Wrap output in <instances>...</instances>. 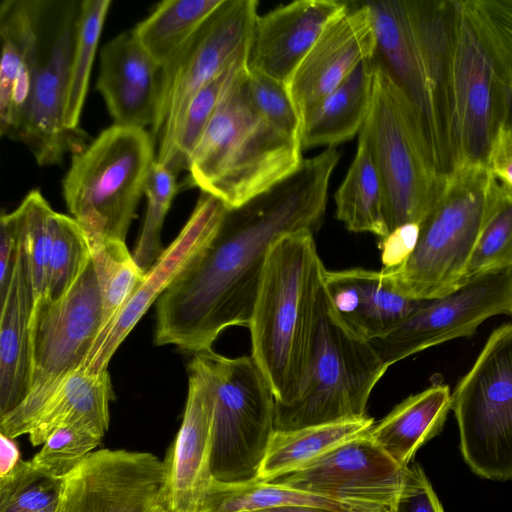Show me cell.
Listing matches in <instances>:
<instances>
[{
  "mask_svg": "<svg viewBox=\"0 0 512 512\" xmlns=\"http://www.w3.org/2000/svg\"><path fill=\"white\" fill-rule=\"evenodd\" d=\"M327 147L263 193L227 209L214 237L157 300L154 343L191 354L212 350L222 331L249 326L272 245L322 225L332 173Z\"/></svg>",
  "mask_w": 512,
  "mask_h": 512,
  "instance_id": "6da1fadb",
  "label": "cell"
},
{
  "mask_svg": "<svg viewBox=\"0 0 512 512\" xmlns=\"http://www.w3.org/2000/svg\"><path fill=\"white\" fill-rule=\"evenodd\" d=\"M326 268L314 233L299 231L271 247L249 323L251 357L276 404L293 402L307 367Z\"/></svg>",
  "mask_w": 512,
  "mask_h": 512,
  "instance_id": "7a4b0ae2",
  "label": "cell"
},
{
  "mask_svg": "<svg viewBox=\"0 0 512 512\" xmlns=\"http://www.w3.org/2000/svg\"><path fill=\"white\" fill-rule=\"evenodd\" d=\"M248 65L224 93L188 159L190 184L237 208L296 171L301 143L266 121L246 88Z\"/></svg>",
  "mask_w": 512,
  "mask_h": 512,
  "instance_id": "3957f363",
  "label": "cell"
},
{
  "mask_svg": "<svg viewBox=\"0 0 512 512\" xmlns=\"http://www.w3.org/2000/svg\"><path fill=\"white\" fill-rule=\"evenodd\" d=\"M367 5L377 56L419 111L435 164L446 173L445 89L455 1L379 0Z\"/></svg>",
  "mask_w": 512,
  "mask_h": 512,
  "instance_id": "277c9868",
  "label": "cell"
},
{
  "mask_svg": "<svg viewBox=\"0 0 512 512\" xmlns=\"http://www.w3.org/2000/svg\"><path fill=\"white\" fill-rule=\"evenodd\" d=\"M388 368L371 342L340 317L323 277L310 358L293 402L275 404V430L365 417L370 394Z\"/></svg>",
  "mask_w": 512,
  "mask_h": 512,
  "instance_id": "5b68a950",
  "label": "cell"
},
{
  "mask_svg": "<svg viewBox=\"0 0 512 512\" xmlns=\"http://www.w3.org/2000/svg\"><path fill=\"white\" fill-rule=\"evenodd\" d=\"M492 175L486 165L446 172L433 209L409 257L381 269L388 285L414 300L443 297L464 284L483 223Z\"/></svg>",
  "mask_w": 512,
  "mask_h": 512,
  "instance_id": "8992f818",
  "label": "cell"
},
{
  "mask_svg": "<svg viewBox=\"0 0 512 512\" xmlns=\"http://www.w3.org/2000/svg\"><path fill=\"white\" fill-rule=\"evenodd\" d=\"M360 132L384 182L389 233L405 224L421 225L445 173L435 164L419 111L377 54L371 107Z\"/></svg>",
  "mask_w": 512,
  "mask_h": 512,
  "instance_id": "52a82bcc",
  "label": "cell"
},
{
  "mask_svg": "<svg viewBox=\"0 0 512 512\" xmlns=\"http://www.w3.org/2000/svg\"><path fill=\"white\" fill-rule=\"evenodd\" d=\"M154 143L145 129L113 124L73 154L63 196L87 240L125 241L156 160Z\"/></svg>",
  "mask_w": 512,
  "mask_h": 512,
  "instance_id": "ba28073f",
  "label": "cell"
},
{
  "mask_svg": "<svg viewBox=\"0 0 512 512\" xmlns=\"http://www.w3.org/2000/svg\"><path fill=\"white\" fill-rule=\"evenodd\" d=\"M102 320L92 260L61 298L34 302L29 325V391L19 406L0 418V434L15 439L30 433L63 380L79 370L89 356Z\"/></svg>",
  "mask_w": 512,
  "mask_h": 512,
  "instance_id": "9c48e42d",
  "label": "cell"
},
{
  "mask_svg": "<svg viewBox=\"0 0 512 512\" xmlns=\"http://www.w3.org/2000/svg\"><path fill=\"white\" fill-rule=\"evenodd\" d=\"M213 390L212 480L225 485L259 481L275 432V397L251 356L213 350L192 354Z\"/></svg>",
  "mask_w": 512,
  "mask_h": 512,
  "instance_id": "30bf717a",
  "label": "cell"
},
{
  "mask_svg": "<svg viewBox=\"0 0 512 512\" xmlns=\"http://www.w3.org/2000/svg\"><path fill=\"white\" fill-rule=\"evenodd\" d=\"M451 410L472 472L512 480V323L491 333L452 393Z\"/></svg>",
  "mask_w": 512,
  "mask_h": 512,
  "instance_id": "8fae6325",
  "label": "cell"
},
{
  "mask_svg": "<svg viewBox=\"0 0 512 512\" xmlns=\"http://www.w3.org/2000/svg\"><path fill=\"white\" fill-rule=\"evenodd\" d=\"M505 114L504 82L463 1L455 0L445 89L447 172L486 165L491 142Z\"/></svg>",
  "mask_w": 512,
  "mask_h": 512,
  "instance_id": "7c38bea8",
  "label": "cell"
},
{
  "mask_svg": "<svg viewBox=\"0 0 512 512\" xmlns=\"http://www.w3.org/2000/svg\"><path fill=\"white\" fill-rule=\"evenodd\" d=\"M258 1L223 0L178 53L161 68L153 139L156 160L167 158L185 110L205 85L236 61L249 58Z\"/></svg>",
  "mask_w": 512,
  "mask_h": 512,
  "instance_id": "4fadbf2b",
  "label": "cell"
},
{
  "mask_svg": "<svg viewBox=\"0 0 512 512\" xmlns=\"http://www.w3.org/2000/svg\"><path fill=\"white\" fill-rule=\"evenodd\" d=\"M512 315V268L466 281L443 297L424 300L397 327L370 341L387 367L435 345L471 337L487 319Z\"/></svg>",
  "mask_w": 512,
  "mask_h": 512,
  "instance_id": "5bb4252c",
  "label": "cell"
},
{
  "mask_svg": "<svg viewBox=\"0 0 512 512\" xmlns=\"http://www.w3.org/2000/svg\"><path fill=\"white\" fill-rule=\"evenodd\" d=\"M164 481V461L154 454L97 450L64 477L56 512H149Z\"/></svg>",
  "mask_w": 512,
  "mask_h": 512,
  "instance_id": "9a60e30c",
  "label": "cell"
},
{
  "mask_svg": "<svg viewBox=\"0 0 512 512\" xmlns=\"http://www.w3.org/2000/svg\"><path fill=\"white\" fill-rule=\"evenodd\" d=\"M404 469L372 440L368 431L299 470L268 482L340 501L389 507L400 490Z\"/></svg>",
  "mask_w": 512,
  "mask_h": 512,
  "instance_id": "2e32d148",
  "label": "cell"
},
{
  "mask_svg": "<svg viewBox=\"0 0 512 512\" xmlns=\"http://www.w3.org/2000/svg\"><path fill=\"white\" fill-rule=\"evenodd\" d=\"M227 207L218 198L202 192L188 221L164 249L108 331L96 340L79 370L100 373L150 306L201 253L217 232Z\"/></svg>",
  "mask_w": 512,
  "mask_h": 512,
  "instance_id": "e0dca14e",
  "label": "cell"
},
{
  "mask_svg": "<svg viewBox=\"0 0 512 512\" xmlns=\"http://www.w3.org/2000/svg\"><path fill=\"white\" fill-rule=\"evenodd\" d=\"M187 370L188 394L182 423L164 460L160 503L171 512H200L212 482V385L194 358Z\"/></svg>",
  "mask_w": 512,
  "mask_h": 512,
  "instance_id": "ac0fdd59",
  "label": "cell"
},
{
  "mask_svg": "<svg viewBox=\"0 0 512 512\" xmlns=\"http://www.w3.org/2000/svg\"><path fill=\"white\" fill-rule=\"evenodd\" d=\"M376 54L377 38L367 3L349 4L323 30L287 84L301 117Z\"/></svg>",
  "mask_w": 512,
  "mask_h": 512,
  "instance_id": "d6986e66",
  "label": "cell"
},
{
  "mask_svg": "<svg viewBox=\"0 0 512 512\" xmlns=\"http://www.w3.org/2000/svg\"><path fill=\"white\" fill-rule=\"evenodd\" d=\"M74 41L70 27L55 38L41 63L20 123L12 139L24 143L41 166L59 163L64 154L82 150L85 135L65 126L64 113Z\"/></svg>",
  "mask_w": 512,
  "mask_h": 512,
  "instance_id": "ffe728a7",
  "label": "cell"
},
{
  "mask_svg": "<svg viewBox=\"0 0 512 512\" xmlns=\"http://www.w3.org/2000/svg\"><path fill=\"white\" fill-rule=\"evenodd\" d=\"M348 7L336 0H298L258 16L248 67L288 84L323 30Z\"/></svg>",
  "mask_w": 512,
  "mask_h": 512,
  "instance_id": "44dd1931",
  "label": "cell"
},
{
  "mask_svg": "<svg viewBox=\"0 0 512 512\" xmlns=\"http://www.w3.org/2000/svg\"><path fill=\"white\" fill-rule=\"evenodd\" d=\"M160 71L133 30L102 47L96 88L114 124L142 129L152 126Z\"/></svg>",
  "mask_w": 512,
  "mask_h": 512,
  "instance_id": "7402d4cb",
  "label": "cell"
},
{
  "mask_svg": "<svg viewBox=\"0 0 512 512\" xmlns=\"http://www.w3.org/2000/svg\"><path fill=\"white\" fill-rule=\"evenodd\" d=\"M324 285L344 322L368 341L382 338L424 300L405 297L392 289L381 270H325Z\"/></svg>",
  "mask_w": 512,
  "mask_h": 512,
  "instance_id": "603a6c76",
  "label": "cell"
},
{
  "mask_svg": "<svg viewBox=\"0 0 512 512\" xmlns=\"http://www.w3.org/2000/svg\"><path fill=\"white\" fill-rule=\"evenodd\" d=\"M33 306V291L20 242L12 278L1 300L0 418L19 406L29 391V325Z\"/></svg>",
  "mask_w": 512,
  "mask_h": 512,
  "instance_id": "cb8c5ba5",
  "label": "cell"
},
{
  "mask_svg": "<svg viewBox=\"0 0 512 512\" xmlns=\"http://www.w3.org/2000/svg\"><path fill=\"white\" fill-rule=\"evenodd\" d=\"M374 65L375 57L359 64L338 87L304 112L303 149L336 147L359 134L371 107Z\"/></svg>",
  "mask_w": 512,
  "mask_h": 512,
  "instance_id": "d4e9b609",
  "label": "cell"
},
{
  "mask_svg": "<svg viewBox=\"0 0 512 512\" xmlns=\"http://www.w3.org/2000/svg\"><path fill=\"white\" fill-rule=\"evenodd\" d=\"M113 386L108 370L69 374L46 404L30 431L32 445L43 444L57 428L74 426L103 437L109 426V403Z\"/></svg>",
  "mask_w": 512,
  "mask_h": 512,
  "instance_id": "484cf974",
  "label": "cell"
},
{
  "mask_svg": "<svg viewBox=\"0 0 512 512\" xmlns=\"http://www.w3.org/2000/svg\"><path fill=\"white\" fill-rule=\"evenodd\" d=\"M451 402L449 386L432 385L403 400L373 425L369 435L399 466L406 467L416 451L441 431Z\"/></svg>",
  "mask_w": 512,
  "mask_h": 512,
  "instance_id": "4316f807",
  "label": "cell"
},
{
  "mask_svg": "<svg viewBox=\"0 0 512 512\" xmlns=\"http://www.w3.org/2000/svg\"><path fill=\"white\" fill-rule=\"evenodd\" d=\"M358 135L356 154L334 195L336 217L352 232L383 238L389 234L385 186L366 137Z\"/></svg>",
  "mask_w": 512,
  "mask_h": 512,
  "instance_id": "83f0119b",
  "label": "cell"
},
{
  "mask_svg": "<svg viewBox=\"0 0 512 512\" xmlns=\"http://www.w3.org/2000/svg\"><path fill=\"white\" fill-rule=\"evenodd\" d=\"M372 418L349 419L305 428L275 430L263 461L259 481L292 473L338 445L368 432Z\"/></svg>",
  "mask_w": 512,
  "mask_h": 512,
  "instance_id": "f1b7e54d",
  "label": "cell"
},
{
  "mask_svg": "<svg viewBox=\"0 0 512 512\" xmlns=\"http://www.w3.org/2000/svg\"><path fill=\"white\" fill-rule=\"evenodd\" d=\"M283 506L319 507L340 512L389 510L388 506L381 504L340 501L269 482L225 485L212 480L200 512H256Z\"/></svg>",
  "mask_w": 512,
  "mask_h": 512,
  "instance_id": "f546056e",
  "label": "cell"
},
{
  "mask_svg": "<svg viewBox=\"0 0 512 512\" xmlns=\"http://www.w3.org/2000/svg\"><path fill=\"white\" fill-rule=\"evenodd\" d=\"M223 0H166L134 29L141 45L163 68Z\"/></svg>",
  "mask_w": 512,
  "mask_h": 512,
  "instance_id": "4dcf8cb0",
  "label": "cell"
},
{
  "mask_svg": "<svg viewBox=\"0 0 512 512\" xmlns=\"http://www.w3.org/2000/svg\"><path fill=\"white\" fill-rule=\"evenodd\" d=\"M88 243L102 299L103 320L99 339L133 296L146 272L129 252L125 241L102 238L88 240Z\"/></svg>",
  "mask_w": 512,
  "mask_h": 512,
  "instance_id": "1f68e13d",
  "label": "cell"
},
{
  "mask_svg": "<svg viewBox=\"0 0 512 512\" xmlns=\"http://www.w3.org/2000/svg\"><path fill=\"white\" fill-rule=\"evenodd\" d=\"M512 268V191L492 176L483 223L464 283L495 270Z\"/></svg>",
  "mask_w": 512,
  "mask_h": 512,
  "instance_id": "d6a6232c",
  "label": "cell"
},
{
  "mask_svg": "<svg viewBox=\"0 0 512 512\" xmlns=\"http://www.w3.org/2000/svg\"><path fill=\"white\" fill-rule=\"evenodd\" d=\"M110 0H85L76 21L74 47L64 113L65 126L77 131L90 73Z\"/></svg>",
  "mask_w": 512,
  "mask_h": 512,
  "instance_id": "836d02e7",
  "label": "cell"
},
{
  "mask_svg": "<svg viewBox=\"0 0 512 512\" xmlns=\"http://www.w3.org/2000/svg\"><path fill=\"white\" fill-rule=\"evenodd\" d=\"M14 213L36 302L47 293L55 211L39 190H32Z\"/></svg>",
  "mask_w": 512,
  "mask_h": 512,
  "instance_id": "e575fe53",
  "label": "cell"
},
{
  "mask_svg": "<svg viewBox=\"0 0 512 512\" xmlns=\"http://www.w3.org/2000/svg\"><path fill=\"white\" fill-rule=\"evenodd\" d=\"M248 61L249 58L236 61L195 94L185 110L170 152L162 165L175 173L187 169L188 159L224 93L248 65Z\"/></svg>",
  "mask_w": 512,
  "mask_h": 512,
  "instance_id": "d590c367",
  "label": "cell"
},
{
  "mask_svg": "<svg viewBox=\"0 0 512 512\" xmlns=\"http://www.w3.org/2000/svg\"><path fill=\"white\" fill-rule=\"evenodd\" d=\"M91 260L90 246L78 222L55 212L46 298L65 295Z\"/></svg>",
  "mask_w": 512,
  "mask_h": 512,
  "instance_id": "8d00e7d4",
  "label": "cell"
},
{
  "mask_svg": "<svg viewBox=\"0 0 512 512\" xmlns=\"http://www.w3.org/2000/svg\"><path fill=\"white\" fill-rule=\"evenodd\" d=\"M64 478L20 460L0 476V512H38L58 503Z\"/></svg>",
  "mask_w": 512,
  "mask_h": 512,
  "instance_id": "74e56055",
  "label": "cell"
},
{
  "mask_svg": "<svg viewBox=\"0 0 512 512\" xmlns=\"http://www.w3.org/2000/svg\"><path fill=\"white\" fill-rule=\"evenodd\" d=\"M176 192V173L155 160L145 184L147 210L133 253L134 259L145 272L164 251L161 244V229Z\"/></svg>",
  "mask_w": 512,
  "mask_h": 512,
  "instance_id": "f35d334b",
  "label": "cell"
},
{
  "mask_svg": "<svg viewBox=\"0 0 512 512\" xmlns=\"http://www.w3.org/2000/svg\"><path fill=\"white\" fill-rule=\"evenodd\" d=\"M503 82L512 87V0H463Z\"/></svg>",
  "mask_w": 512,
  "mask_h": 512,
  "instance_id": "ab89813d",
  "label": "cell"
},
{
  "mask_svg": "<svg viewBox=\"0 0 512 512\" xmlns=\"http://www.w3.org/2000/svg\"><path fill=\"white\" fill-rule=\"evenodd\" d=\"M245 82L248 96L259 114L279 131L301 143L302 117L287 84L249 67Z\"/></svg>",
  "mask_w": 512,
  "mask_h": 512,
  "instance_id": "60d3db41",
  "label": "cell"
},
{
  "mask_svg": "<svg viewBox=\"0 0 512 512\" xmlns=\"http://www.w3.org/2000/svg\"><path fill=\"white\" fill-rule=\"evenodd\" d=\"M101 437L78 427L55 429L31 460L49 473L64 478L97 447Z\"/></svg>",
  "mask_w": 512,
  "mask_h": 512,
  "instance_id": "b9f144b4",
  "label": "cell"
},
{
  "mask_svg": "<svg viewBox=\"0 0 512 512\" xmlns=\"http://www.w3.org/2000/svg\"><path fill=\"white\" fill-rule=\"evenodd\" d=\"M388 512H444L430 481L418 463L405 467L400 490Z\"/></svg>",
  "mask_w": 512,
  "mask_h": 512,
  "instance_id": "7bdbcfd3",
  "label": "cell"
},
{
  "mask_svg": "<svg viewBox=\"0 0 512 512\" xmlns=\"http://www.w3.org/2000/svg\"><path fill=\"white\" fill-rule=\"evenodd\" d=\"M486 167L498 183L512 191V122L506 118L493 137Z\"/></svg>",
  "mask_w": 512,
  "mask_h": 512,
  "instance_id": "ee69618b",
  "label": "cell"
},
{
  "mask_svg": "<svg viewBox=\"0 0 512 512\" xmlns=\"http://www.w3.org/2000/svg\"><path fill=\"white\" fill-rule=\"evenodd\" d=\"M20 251V235L16 215L2 214L0 219V301L3 300Z\"/></svg>",
  "mask_w": 512,
  "mask_h": 512,
  "instance_id": "f6af8a7d",
  "label": "cell"
},
{
  "mask_svg": "<svg viewBox=\"0 0 512 512\" xmlns=\"http://www.w3.org/2000/svg\"><path fill=\"white\" fill-rule=\"evenodd\" d=\"M420 224L409 223L392 230L380 238L383 269H393L401 265L412 253L418 241Z\"/></svg>",
  "mask_w": 512,
  "mask_h": 512,
  "instance_id": "bcb514c9",
  "label": "cell"
},
{
  "mask_svg": "<svg viewBox=\"0 0 512 512\" xmlns=\"http://www.w3.org/2000/svg\"><path fill=\"white\" fill-rule=\"evenodd\" d=\"M1 436V456H0V476L5 475L21 460L18 447L13 439L2 434Z\"/></svg>",
  "mask_w": 512,
  "mask_h": 512,
  "instance_id": "7dc6e473",
  "label": "cell"
},
{
  "mask_svg": "<svg viewBox=\"0 0 512 512\" xmlns=\"http://www.w3.org/2000/svg\"><path fill=\"white\" fill-rule=\"evenodd\" d=\"M256 512H340L336 510L319 508V507H307V506H283L265 509Z\"/></svg>",
  "mask_w": 512,
  "mask_h": 512,
  "instance_id": "c3c4849f",
  "label": "cell"
},
{
  "mask_svg": "<svg viewBox=\"0 0 512 512\" xmlns=\"http://www.w3.org/2000/svg\"><path fill=\"white\" fill-rule=\"evenodd\" d=\"M505 118L512 122V87L504 83Z\"/></svg>",
  "mask_w": 512,
  "mask_h": 512,
  "instance_id": "681fc988",
  "label": "cell"
},
{
  "mask_svg": "<svg viewBox=\"0 0 512 512\" xmlns=\"http://www.w3.org/2000/svg\"><path fill=\"white\" fill-rule=\"evenodd\" d=\"M149 512H171L166 507H164L161 503L155 504Z\"/></svg>",
  "mask_w": 512,
  "mask_h": 512,
  "instance_id": "f907efd6",
  "label": "cell"
},
{
  "mask_svg": "<svg viewBox=\"0 0 512 512\" xmlns=\"http://www.w3.org/2000/svg\"><path fill=\"white\" fill-rule=\"evenodd\" d=\"M58 504V503H57ZM57 504L54 505V506H51L47 509H44V510H41V511H38V512H56V509H57Z\"/></svg>",
  "mask_w": 512,
  "mask_h": 512,
  "instance_id": "816d5d0a",
  "label": "cell"
}]
</instances>
